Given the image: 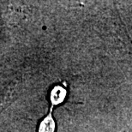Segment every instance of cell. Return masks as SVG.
<instances>
[{
  "instance_id": "obj_1",
  "label": "cell",
  "mask_w": 132,
  "mask_h": 132,
  "mask_svg": "<svg viewBox=\"0 0 132 132\" xmlns=\"http://www.w3.org/2000/svg\"><path fill=\"white\" fill-rule=\"evenodd\" d=\"M66 96H67V89L65 88V87L62 85L54 86L52 88L49 95L51 106H56L62 104L64 101Z\"/></svg>"
},
{
  "instance_id": "obj_2",
  "label": "cell",
  "mask_w": 132,
  "mask_h": 132,
  "mask_svg": "<svg viewBox=\"0 0 132 132\" xmlns=\"http://www.w3.org/2000/svg\"><path fill=\"white\" fill-rule=\"evenodd\" d=\"M54 106H51L47 116L39 122L37 132H56V122L52 117V108Z\"/></svg>"
}]
</instances>
